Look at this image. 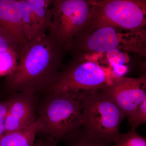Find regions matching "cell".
Segmentation results:
<instances>
[{
  "label": "cell",
  "mask_w": 146,
  "mask_h": 146,
  "mask_svg": "<svg viewBox=\"0 0 146 146\" xmlns=\"http://www.w3.org/2000/svg\"><path fill=\"white\" fill-rule=\"evenodd\" d=\"M7 102L0 96V139L5 133V121L7 112Z\"/></svg>",
  "instance_id": "cell-18"
},
{
  "label": "cell",
  "mask_w": 146,
  "mask_h": 146,
  "mask_svg": "<svg viewBox=\"0 0 146 146\" xmlns=\"http://www.w3.org/2000/svg\"><path fill=\"white\" fill-rule=\"evenodd\" d=\"M42 126V121L38 117L29 127L5 133L0 139V146H33Z\"/></svg>",
  "instance_id": "cell-11"
},
{
  "label": "cell",
  "mask_w": 146,
  "mask_h": 146,
  "mask_svg": "<svg viewBox=\"0 0 146 146\" xmlns=\"http://www.w3.org/2000/svg\"><path fill=\"white\" fill-rule=\"evenodd\" d=\"M6 100L7 108L5 133L29 127L37 120V101L35 94L16 92L11 94Z\"/></svg>",
  "instance_id": "cell-9"
},
{
  "label": "cell",
  "mask_w": 146,
  "mask_h": 146,
  "mask_svg": "<svg viewBox=\"0 0 146 146\" xmlns=\"http://www.w3.org/2000/svg\"><path fill=\"white\" fill-rule=\"evenodd\" d=\"M108 72L96 60L73 58L45 92L67 94L80 100L110 83L112 79Z\"/></svg>",
  "instance_id": "cell-3"
},
{
  "label": "cell",
  "mask_w": 146,
  "mask_h": 146,
  "mask_svg": "<svg viewBox=\"0 0 146 146\" xmlns=\"http://www.w3.org/2000/svg\"><path fill=\"white\" fill-rule=\"evenodd\" d=\"M112 146H146V139L131 128L127 133L121 134L119 140Z\"/></svg>",
  "instance_id": "cell-16"
},
{
  "label": "cell",
  "mask_w": 146,
  "mask_h": 146,
  "mask_svg": "<svg viewBox=\"0 0 146 146\" xmlns=\"http://www.w3.org/2000/svg\"><path fill=\"white\" fill-rule=\"evenodd\" d=\"M44 1L48 6L50 7V6L52 4V3L53 2L54 0H44Z\"/></svg>",
  "instance_id": "cell-20"
},
{
  "label": "cell",
  "mask_w": 146,
  "mask_h": 146,
  "mask_svg": "<svg viewBox=\"0 0 146 146\" xmlns=\"http://www.w3.org/2000/svg\"><path fill=\"white\" fill-rule=\"evenodd\" d=\"M57 141L54 137L49 135H43L35 139L33 146H57Z\"/></svg>",
  "instance_id": "cell-19"
},
{
  "label": "cell",
  "mask_w": 146,
  "mask_h": 146,
  "mask_svg": "<svg viewBox=\"0 0 146 146\" xmlns=\"http://www.w3.org/2000/svg\"><path fill=\"white\" fill-rule=\"evenodd\" d=\"M82 126L110 143H115L121 133L120 126L125 115L102 90L80 100Z\"/></svg>",
  "instance_id": "cell-5"
},
{
  "label": "cell",
  "mask_w": 146,
  "mask_h": 146,
  "mask_svg": "<svg viewBox=\"0 0 146 146\" xmlns=\"http://www.w3.org/2000/svg\"><path fill=\"white\" fill-rule=\"evenodd\" d=\"M30 5L42 35L46 34L51 20L50 11L44 0H25Z\"/></svg>",
  "instance_id": "cell-14"
},
{
  "label": "cell",
  "mask_w": 146,
  "mask_h": 146,
  "mask_svg": "<svg viewBox=\"0 0 146 146\" xmlns=\"http://www.w3.org/2000/svg\"><path fill=\"white\" fill-rule=\"evenodd\" d=\"M64 51L49 33L28 40L21 49L17 66L3 86L7 94L46 91L59 72Z\"/></svg>",
  "instance_id": "cell-1"
},
{
  "label": "cell",
  "mask_w": 146,
  "mask_h": 146,
  "mask_svg": "<svg viewBox=\"0 0 146 146\" xmlns=\"http://www.w3.org/2000/svg\"><path fill=\"white\" fill-rule=\"evenodd\" d=\"M84 27L111 26L138 31L146 25V0H94Z\"/></svg>",
  "instance_id": "cell-6"
},
{
  "label": "cell",
  "mask_w": 146,
  "mask_h": 146,
  "mask_svg": "<svg viewBox=\"0 0 146 146\" xmlns=\"http://www.w3.org/2000/svg\"><path fill=\"white\" fill-rule=\"evenodd\" d=\"M51 6L48 33L64 52H67L73 39L89 21L92 2L89 0H54Z\"/></svg>",
  "instance_id": "cell-7"
},
{
  "label": "cell",
  "mask_w": 146,
  "mask_h": 146,
  "mask_svg": "<svg viewBox=\"0 0 146 146\" xmlns=\"http://www.w3.org/2000/svg\"><path fill=\"white\" fill-rule=\"evenodd\" d=\"M18 2L22 15L23 30L27 39L31 40L43 36L30 5L25 0H18Z\"/></svg>",
  "instance_id": "cell-13"
},
{
  "label": "cell",
  "mask_w": 146,
  "mask_h": 146,
  "mask_svg": "<svg viewBox=\"0 0 146 146\" xmlns=\"http://www.w3.org/2000/svg\"><path fill=\"white\" fill-rule=\"evenodd\" d=\"M122 30L111 26L84 27L73 39L67 51L73 58L79 59H89L93 55L116 49L145 56V29L125 32Z\"/></svg>",
  "instance_id": "cell-2"
},
{
  "label": "cell",
  "mask_w": 146,
  "mask_h": 146,
  "mask_svg": "<svg viewBox=\"0 0 146 146\" xmlns=\"http://www.w3.org/2000/svg\"><path fill=\"white\" fill-rule=\"evenodd\" d=\"M89 1H91V2H93V1H94V0H89Z\"/></svg>",
  "instance_id": "cell-21"
},
{
  "label": "cell",
  "mask_w": 146,
  "mask_h": 146,
  "mask_svg": "<svg viewBox=\"0 0 146 146\" xmlns=\"http://www.w3.org/2000/svg\"><path fill=\"white\" fill-rule=\"evenodd\" d=\"M22 48H15L0 51V77L12 72L18 64Z\"/></svg>",
  "instance_id": "cell-15"
},
{
  "label": "cell",
  "mask_w": 146,
  "mask_h": 146,
  "mask_svg": "<svg viewBox=\"0 0 146 146\" xmlns=\"http://www.w3.org/2000/svg\"><path fill=\"white\" fill-rule=\"evenodd\" d=\"M0 35L22 48L28 41L23 30L18 0H0Z\"/></svg>",
  "instance_id": "cell-10"
},
{
  "label": "cell",
  "mask_w": 146,
  "mask_h": 146,
  "mask_svg": "<svg viewBox=\"0 0 146 146\" xmlns=\"http://www.w3.org/2000/svg\"><path fill=\"white\" fill-rule=\"evenodd\" d=\"M65 146H112L110 143L95 135L83 126L63 138Z\"/></svg>",
  "instance_id": "cell-12"
},
{
  "label": "cell",
  "mask_w": 146,
  "mask_h": 146,
  "mask_svg": "<svg viewBox=\"0 0 146 146\" xmlns=\"http://www.w3.org/2000/svg\"><path fill=\"white\" fill-rule=\"evenodd\" d=\"M129 125L136 129L146 123V100L144 101L128 118Z\"/></svg>",
  "instance_id": "cell-17"
},
{
  "label": "cell",
  "mask_w": 146,
  "mask_h": 146,
  "mask_svg": "<svg viewBox=\"0 0 146 146\" xmlns=\"http://www.w3.org/2000/svg\"><path fill=\"white\" fill-rule=\"evenodd\" d=\"M46 94L38 107L40 133L58 141L82 126L80 100L67 94Z\"/></svg>",
  "instance_id": "cell-4"
},
{
  "label": "cell",
  "mask_w": 146,
  "mask_h": 146,
  "mask_svg": "<svg viewBox=\"0 0 146 146\" xmlns=\"http://www.w3.org/2000/svg\"><path fill=\"white\" fill-rule=\"evenodd\" d=\"M128 118L146 100V76L138 78H115L101 89Z\"/></svg>",
  "instance_id": "cell-8"
}]
</instances>
